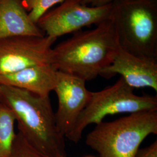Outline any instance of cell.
<instances>
[{
  "instance_id": "5b68a950",
  "label": "cell",
  "mask_w": 157,
  "mask_h": 157,
  "mask_svg": "<svg viewBox=\"0 0 157 157\" xmlns=\"http://www.w3.org/2000/svg\"><path fill=\"white\" fill-rule=\"evenodd\" d=\"M133 89L121 77L112 86L92 92L90 101L79 115L67 139L78 143L89 125L101 123L108 115L157 111V97L136 95Z\"/></svg>"
},
{
  "instance_id": "9c48e42d",
  "label": "cell",
  "mask_w": 157,
  "mask_h": 157,
  "mask_svg": "<svg viewBox=\"0 0 157 157\" xmlns=\"http://www.w3.org/2000/svg\"><path fill=\"white\" fill-rule=\"evenodd\" d=\"M119 74L132 87H149L157 92V61L134 56L121 47L112 63L101 73L110 78Z\"/></svg>"
},
{
  "instance_id": "ac0fdd59",
  "label": "cell",
  "mask_w": 157,
  "mask_h": 157,
  "mask_svg": "<svg viewBox=\"0 0 157 157\" xmlns=\"http://www.w3.org/2000/svg\"><path fill=\"white\" fill-rule=\"evenodd\" d=\"M0 2H1V0H0Z\"/></svg>"
},
{
  "instance_id": "e0dca14e",
  "label": "cell",
  "mask_w": 157,
  "mask_h": 157,
  "mask_svg": "<svg viewBox=\"0 0 157 157\" xmlns=\"http://www.w3.org/2000/svg\"></svg>"
},
{
  "instance_id": "6da1fadb",
  "label": "cell",
  "mask_w": 157,
  "mask_h": 157,
  "mask_svg": "<svg viewBox=\"0 0 157 157\" xmlns=\"http://www.w3.org/2000/svg\"><path fill=\"white\" fill-rule=\"evenodd\" d=\"M119 48L109 17L95 29L76 32L53 48L51 65L58 71L90 81L112 63Z\"/></svg>"
},
{
  "instance_id": "2e32d148",
  "label": "cell",
  "mask_w": 157,
  "mask_h": 157,
  "mask_svg": "<svg viewBox=\"0 0 157 157\" xmlns=\"http://www.w3.org/2000/svg\"><path fill=\"white\" fill-rule=\"evenodd\" d=\"M115 0H81L82 3L89 6H101L112 3Z\"/></svg>"
},
{
  "instance_id": "30bf717a",
  "label": "cell",
  "mask_w": 157,
  "mask_h": 157,
  "mask_svg": "<svg viewBox=\"0 0 157 157\" xmlns=\"http://www.w3.org/2000/svg\"><path fill=\"white\" fill-rule=\"evenodd\" d=\"M58 71L51 64L26 67L13 73L0 75V85L29 91L42 97H49L56 85Z\"/></svg>"
},
{
  "instance_id": "8fae6325",
  "label": "cell",
  "mask_w": 157,
  "mask_h": 157,
  "mask_svg": "<svg viewBox=\"0 0 157 157\" xmlns=\"http://www.w3.org/2000/svg\"><path fill=\"white\" fill-rule=\"evenodd\" d=\"M18 36L45 34L30 19L22 0H1L0 39Z\"/></svg>"
},
{
  "instance_id": "5bb4252c",
  "label": "cell",
  "mask_w": 157,
  "mask_h": 157,
  "mask_svg": "<svg viewBox=\"0 0 157 157\" xmlns=\"http://www.w3.org/2000/svg\"><path fill=\"white\" fill-rule=\"evenodd\" d=\"M11 157H49L41 154L30 146L18 132L13 144Z\"/></svg>"
},
{
  "instance_id": "277c9868",
  "label": "cell",
  "mask_w": 157,
  "mask_h": 157,
  "mask_svg": "<svg viewBox=\"0 0 157 157\" xmlns=\"http://www.w3.org/2000/svg\"><path fill=\"white\" fill-rule=\"evenodd\" d=\"M151 134H157V111L137 112L97 124L86 143L100 157H135L141 143Z\"/></svg>"
},
{
  "instance_id": "7a4b0ae2",
  "label": "cell",
  "mask_w": 157,
  "mask_h": 157,
  "mask_svg": "<svg viewBox=\"0 0 157 157\" xmlns=\"http://www.w3.org/2000/svg\"><path fill=\"white\" fill-rule=\"evenodd\" d=\"M0 102L11 110L19 132L35 150L49 157H67L65 137L57 127L50 97L0 85Z\"/></svg>"
},
{
  "instance_id": "ba28073f",
  "label": "cell",
  "mask_w": 157,
  "mask_h": 157,
  "mask_svg": "<svg viewBox=\"0 0 157 157\" xmlns=\"http://www.w3.org/2000/svg\"><path fill=\"white\" fill-rule=\"evenodd\" d=\"M54 91L58 100L55 113L56 125L62 135L67 138L90 101L92 92L87 90L83 79L59 71Z\"/></svg>"
},
{
  "instance_id": "4fadbf2b",
  "label": "cell",
  "mask_w": 157,
  "mask_h": 157,
  "mask_svg": "<svg viewBox=\"0 0 157 157\" xmlns=\"http://www.w3.org/2000/svg\"><path fill=\"white\" fill-rule=\"evenodd\" d=\"M65 0H22L23 4L33 22L37 24L40 17L53 6Z\"/></svg>"
},
{
  "instance_id": "9a60e30c",
  "label": "cell",
  "mask_w": 157,
  "mask_h": 157,
  "mask_svg": "<svg viewBox=\"0 0 157 157\" xmlns=\"http://www.w3.org/2000/svg\"><path fill=\"white\" fill-rule=\"evenodd\" d=\"M135 157H157V141L146 148H139Z\"/></svg>"
},
{
  "instance_id": "52a82bcc",
  "label": "cell",
  "mask_w": 157,
  "mask_h": 157,
  "mask_svg": "<svg viewBox=\"0 0 157 157\" xmlns=\"http://www.w3.org/2000/svg\"><path fill=\"white\" fill-rule=\"evenodd\" d=\"M56 39L47 36H18L0 39V75L26 67L51 65Z\"/></svg>"
},
{
  "instance_id": "7c38bea8",
  "label": "cell",
  "mask_w": 157,
  "mask_h": 157,
  "mask_svg": "<svg viewBox=\"0 0 157 157\" xmlns=\"http://www.w3.org/2000/svg\"><path fill=\"white\" fill-rule=\"evenodd\" d=\"M16 120L11 110L0 102V157H11L17 133Z\"/></svg>"
},
{
  "instance_id": "8992f818",
  "label": "cell",
  "mask_w": 157,
  "mask_h": 157,
  "mask_svg": "<svg viewBox=\"0 0 157 157\" xmlns=\"http://www.w3.org/2000/svg\"><path fill=\"white\" fill-rule=\"evenodd\" d=\"M112 3L89 6L82 3L81 0H65L41 17L37 25L46 36L57 39L85 26L97 25L110 17Z\"/></svg>"
},
{
  "instance_id": "3957f363",
  "label": "cell",
  "mask_w": 157,
  "mask_h": 157,
  "mask_svg": "<svg viewBox=\"0 0 157 157\" xmlns=\"http://www.w3.org/2000/svg\"><path fill=\"white\" fill-rule=\"evenodd\" d=\"M110 17L122 50L157 61V0H115Z\"/></svg>"
}]
</instances>
